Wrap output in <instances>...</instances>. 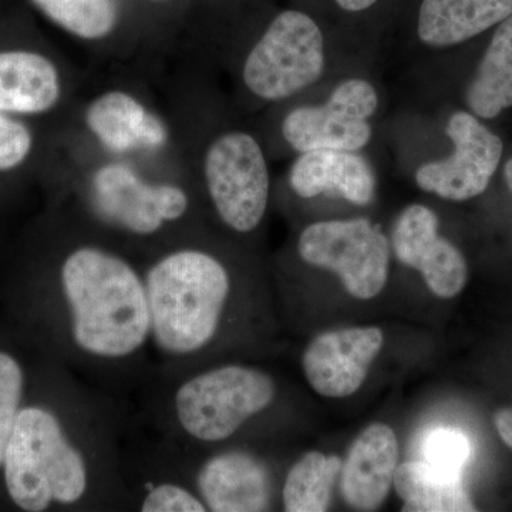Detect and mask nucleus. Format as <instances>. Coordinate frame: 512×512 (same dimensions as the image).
<instances>
[{
  "label": "nucleus",
  "instance_id": "obj_7",
  "mask_svg": "<svg viewBox=\"0 0 512 512\" xmlns=\"http://www.w3.org/2000/svg\"><path fill=\"white\" fill-rule=\"evenodd\" d=\"M208 200L225 228L247 235L261 227L271 200V173L264 148L247 131L215 138L204 157Z\"/></svg>",
  "mask_w": 512,
  "mask_h": 512
},
{
  "label": "nucleus",
  "instance_id": "obj_10",
  "mask_svg": "<svg viewBox=\"0 0 512 512\" xmlns=\"http://www.w3.org/2000/svg\"><path fill=\"white\" fill-rule=\"evenodd\" d=\"M453 153L421 164L414 174L417 187L443 200L463 202L483 194L503 158V140L471 111L451 114L446 126Z\"/></svg>",
  "mask_w": 512,
  "mask_h": 512
},
{
  "label": "nucleus",
  "instance_id": "obj_28",
  "mask_svg": "<svg viewBox=\"0 0 512 512\" xmlns=\"http://www.w3.org/2000/svg\"><path fill=\"white\" fill-rule=\"evenodd\" d=\"M505 183H507L508 190L512 194V158L507 161L504 168Z\"/></svg>",
  "mask_w": 512,
  "mask_h": 512
},
{
  "label": "nucleus",
  "instance_id": "obj_20",
  "mask_svg": "<svg viewBox=\"0 0 512 512\" xmlns=\"http://www.w3.org/2000/svg\"><path fill=\"white\" fill-rule=\"evenodd\" d=\"M393 487L402 498L404 512L476 511L461 483V474L427 461H409L397 466Z\"/></svg>",
  "mask_w": 512,
  "mask_h": 512
},
{
  "label": "nucleus",
  "instance_id": "obj_3",
  "mask_svg": "<svg viewBox=\"0 0 512 512\" xmlns=\"http://www.w3.org/2000/svg\"><path fill=\"white\" fill-rule=\"evenodd\" d=\"M147 256L140 265L150 312V373L178 375L221 360L239 291L231 265L194 239Z\"/></svg>",
  "mask_w": 512,
  "mask_h": 512
},
{
  "label": "nucleus",
  "instance_id": "obj_2",
  "mask_svg": "<svg viewBox=\"0 0 512 512\" xmlns=\"http://www.w3.org/2000/svg\"><path fill=\"white\" fill-rule=\"evenodd\" d=\"M131 417V400L43 355L6 447L3 511L130 512L121 446Z\"/></svg>",
  "mask_w": 512,
  "mask_h": 512
},
{
  "label": "nucleus",
  "instance_id": "obj_9",
  "mask_svg": "<svg viewBox=\"0 0 512 512\" xmlns=\"http://www.w3.org/2000/svg\"><path fill=\"white\" fill-rule=\"evenodd\" d=\"M379 93L369 80L350 77L322 104L296 107L282 121V136L299 154L315 150L362 151L373 138Z\"/></svg>",
  "mask_w": 512,
  "mask_h": 512
},
{
  "label": "nucleus",
  "instance_id": "obj_27",
  "mask_svg": "<svg viewBox=\"0 0 512 512\" xmlns=\"http://www.w3.org/2000/svg\"><path fill=\"white\" fill-rule=\"evenodd\" d=\"M340 9L349 13H360L373 8L379 0H335Z\"/></svg>",
  "mask_w": 512,
  "mask_h": 512
},
{
  "label": "nucleus",
  "instance_id": "obj_24",
  "mask_svg": "<svg viewBox=\"0 0 512 512\" xmlns=\"http://www.w3.org/2000/svg\"><path fill=\"white\" fill-rule=\"evenodd\" d=\"M423 454L427 463L451 473L461 474L470 458V441L460 431L434 430L423 441Z\"/></svg>",
  "mask_w": 512,
  "mask_h": 512
},
{
  "label": "nucleus",
  "instance_id": "obj_5",
  "mask_svg": "<svg viewBox=\"0 0 512 512\" xmlns=\"http://www.w3.org/2000/svg\"><path fill=\"white\" fill-rule=\"evenodd\" d=\"M325 67V36L318 22L301 10H285L249 50L242 79L255 97L276 103L318 82Z\"/></svg>",
  "mask_w": 512,
  "mask_h": 512
},
{
  "label": "nucleus",
  "instance_id": "obj_1",
  "mask_svg": "<svg viewBox=\"0 0 512 512\" xmlns=\"http://www.w3.org/2000/svg\"><path fill=\"white\" fill-rule=\"evenodd\" d=\"M0 319L101 392L133 400L151 370L140 262L100 237L64 242L0 286Z\"/></svg>",
  "mask_w": 512,
  "mask_h": 512
},
{
  "label": "nucleus",
  "instance_id": "obj_4",
  "mask_svg": "<svg viewBox=\"0 0 512 512\" xmlns=\"http://www.w3.org/2000/svg\"><path fill=\"white\" fill-rule=\"evenodd\" d=\"M83 205L94 227L151 248L150 254L194 215V201L183 185L147 180L124 164L97 170L84 190Z\"/></svg>",
  "mask_w": 512,
  "mask_h": 512
},
{
  "label": "nucleus",
  "instance_id": "obj_19",
  "mask_svg": "<svg viewBox=\"0 0 512 512\" xmlns=\"http://www.w3.org/2000/svg\"><path fill=\"white\" fill-rule=\"evenodd\" d=\"M42 353L0 319V511L2 468L10 433L35 383Z\"/></svg>",
  "mask_w": 512,
  "mask_h": 512
},
{
  "label": "nucleus",
  "instance_id": "obj_14",
  "mask_svg": "<svg viewBox=\"0 0 512 512\" xmlns=\"http://www.w3.org/2000/svg\"><path fill=\"white\" fill-rule=\"evenodd\" d=\"M397 458L399 446L392 427L383 423L366 427L340 470V490L346 504L357 511L379 510L392 488Z\"/></svg>",
  "mask_w": 512,
  "mask_h": 512
},
{
  "label": "nucleus",
  "instance_id": "obj_12",
  "mask_svg": "<svg viewBox=\"0 0 512 512\" xmlns=\"http://www.w3.org/2000/svg\"><path fill=\"white\" fill-rule=\"evenodd\" d=\"M439 225L431 208L409 205L394 224L392 248L397 261L419 271L434 295L451 299L466 288L468 266L456 245L441 237Z\"/></svg>",
  "mask_w": 512,
  "mask_h": 512
},
{
  "label": "nucleus",
  "instance_id": "obj_22",
  "mask_svg": "<svg viewBox=\"0 0 512 512\" xmlns=\"http://www.w3.org/2000/svg\"><path fill=\"white\" fill-rule=\"evenodd\" d=\"M342 458L309 451L296 460L286 473L281 488L286 512H322L328 510L332 487L342 470Z\"/></svg>",
  "mask_w": 512,
  "mask_h": 512
},
{
  "label": "nucleus",
  "instance_id": "obj_21",
  "mask_svg": "<svg viewBox=\"0 0 512 512\" xmlns=\"http://www.w3.org/2000/svg\"><path fill=\"white\" fill-rule=\"evenodd\" d=\"M468 109L493 120L512 107V15L498 25L466 92Z\"/></svg>",
  "mask_w": 512,
  "mask_h": 512
},
{
  "label": "nucleus",
  "instance_id": "obj_23",
  "mask_svg": "<svg viewBox=\"0 0 512 512\" xmlns=\"http://www.w3.org/2000/svg\"><path fill=\"white\" fill-rule=\"evenodd\" d=\"M60 28L84 40H99L116 28L114 0H32Z\"/></svg>",
  "mask_w": 512,
  "mask_h": 512
},
{
  "label": "nucleus",
  "instance_id": "obj_25",
  "mask_svg": "<svg viewBox=\"0 0 512 512\" xmlns=\"http://www.w3.org/2000/svg\"><path fill=\"white\" fill-rule=\"evenodd\" d=\"M33 138L25 124L0 113V171L19 167L32 150Z\"/></svg>",
  "mask_w": 512,
  "mask_h": 512
},
{
  "label": "nucleus",
  "instance_id": "obj_15",
  "mask_svg": "<svg viewBox=\"0 0 512 512\" xmlns=\"http://www.w3.org/2000/svg\"><path fill=\"white\" fill-rule=\"evenodd\" d=\"M289 185L305 200L335 194L363 207L375 200L377 180L372 164L360 151L315 150L293 161Z\"/></svg>",
  "mask_w": 512,
  "mask_h": 512
},
{
  "label": "nucleus",
  "instance_id": "obj_13",
  "mask_svg": "<svg viewBox=\"0 0 512 512\" xmlns=\"http://www.w3.org/2000/svg\"><path fill=\"white\" fill-rule=\"evenodd\" d=\"M383 343V332L375 326L320 333L303 350L306 382L319 396L330 399L352 396L365 383Z\"/></svg>",
  "mask_w": 512,
  "mask_h": 512
},
{
  "label": "nucleus",
  "instance_id": "obj_6",
  "mask_svg": "<svg viewBox=\"0 0 512 512\" xmlns=\"http://www.w3.org/2000/svg\"><path fill=\"white\" fill-rule=\"evenodd\" d=\"M156 439L207 512H262L274 508V471L268 460L252 448H184L158 436Z\"/></svg>",
  "mask_w": 512,
  "mask_h": 512
},
{
  "label": "nucleus",
  "instance_id": "obj_18",
  "mask_svg": "<svg viewBox=\"0 0 512 512\" xmlns=\"http://www.w3.org/2000/svg\"><path fill=\"white\" fill-rule=\"evenodd\" d=\"M60 93L52 60L25 50L0 52V113H45L56 106Z\"/></svg>",
  "mask_w": 512,
  "mask_h": 512
},
{
  "label": "nucleus",
  "instance_id": "obj_17",
  "mask_svg": "<svg viewBox=\"0 0 512 512\" xmlns=\"http://www.w3.org/2000/svg\"><path fill=\"white\" fill-rule=\"evenodd\" d=\"M90 131L113 153H127L136 147H158L167 131L146 107L124 92H109L97 97L86 113Z\"/></svg>",
  "mask_w": 512,
  "mask_h": 512
},
{
  "label": "nucleus",
  "instance_id": "obj_26",
  "mask_svg": "<svg viewBox=\"0 0 512 512\" xmlns=\"http://www.w3.org/2000/svg\"><path fill=\"white\" fill-rule=\"evenodd\" d=\"M495 427L504 443L512 448V407L495 414Z\"/></svg>",
  "mask_w": 512,
  "mask_h": 512
},
{
  "label": "nucleus",
  "instance_id": "obj_11",
  "mask_svg": "<svg viewBox=\"0 0 512 512\" xmlns=\"http://www.w3.org/2000/svg\"><path fill=\"white\" fill-rule=\"evenodd\" d=\"M121 474L130 512H207L134 410L121 446Z\"/></svg>",
  "mask_w": 512,
  "mask_h": 512
},
{
  "label": "nucleus",
  "instance_id": "obj_16",
  "mask_svg": "<svg viewBox=\"0 0 512 512\" xmlns=\"http://www.w3.org/2000/svg\"><path fill=\"white\" fill-rule=\"evenodd\" d=\"M512 15V0H421L417 37L433 49H448L500 25Z\"/></svg>",
  "mask_w": 512,
  "mask_h": 512
},
{
  "label": "nucleus",
  "instance_id": "obj_8",
  "mask_svg": "<svg viewBox=\"0 0 512 512\" xmlns=\"http://www.w3.org/2000/svg\"><path fill=\"white\" fill-rule=\"evenodd\" d=\"M296 251L305 264L338 275L362 301L376 298L389 279V239L367 218L313 222L299 235Z\"/></svg>",
  "mask_w": 512,
  "mask_h": 512
}]
</instances>
